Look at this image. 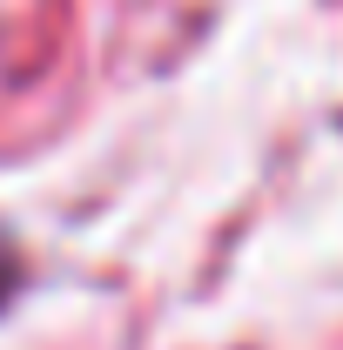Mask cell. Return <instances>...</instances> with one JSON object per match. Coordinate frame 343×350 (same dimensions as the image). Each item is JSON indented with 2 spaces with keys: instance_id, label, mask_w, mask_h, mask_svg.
<instances>
[{
  "instance_id": "cell-1",
  "label": "cell",
  "mask_w": 343,
  "mask_h": 350,
  "mask_svg": "<svg viewBox=\"0 0 343 350\" xmlns=\"http://www.w3.org/2000/svg\"><path fill=\"white\" fill-rule=\"evenodd\" d=\"M7 290H14V250L0 243V297H7Z\"/></svg>"
}]
</instances>
